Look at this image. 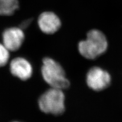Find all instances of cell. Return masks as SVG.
<instances>
[{
	"label": "cell",
	"mask_w": 122,
	"mask_h": 122,
	"mask_svg": "<svg viewBox=\"0 0 122 122\" xmlns=\"http://www.w3.org/2000/svg\"><path fill=\"white\" fill-rule=\"evenodd\" d=\"M31 21H32V20H27L24 21V22H22V24H21V26H20V28L21 29H22V30L26 29L29 25L30 24Z\"/></svg>",
	"instance_id": "10"
},
{
	"label": "cell",
	"mask_w": 122,
	"mask_h": 122,
	"mask_svg": "<svg viewBox=\"0 0 122 122\" xmlns=\"http://www.w3.org/2000/svg\"><path fill=\"white\" fill-rule=\"evenodd\" d=\"M17 122V121H15V122Z\"/></svg>",
	"instance_id": "11"
},
{
	"label": "cell",
	"mask_w": 122,
	"mask_h": 122,
	"mask_svg": "<svg viewBox=\"0 0 122 122\" xmlns=\"http://www.w3.org/2000/svg\"><path fill=\"white\" fill-rule=\"evenodd\" d=\"M10 58V51L3 44L0 43V67L5 66Z\"/></svg>",
	"instance_id": "9"
},
{
	"label": "cell",
	"mask_w": 122,
	"mask_h": 122,
	"mask_svg": "<svg viewBox=\"0 0 122 122\" xmlns=\"http://www.w3.org/2000/svg\"><path fill=\"white\" fill-rule=\"evenodd\" d=\"M65 101L63 90L51 87L41 95L38 99V106L43 112L58 116L65 111Z\"/></svg>",
	"instance_id": "3"
},
{
	"label": "cell",
	"mask_w": 122,
	"mask_h": 122,
	"mask_svg": "<svg viewBox=\"0 0 122 122\" xmlns=\"http://www.w3.org/2000/svg\"><path fill=\"white\" fill-rule=\"evenodd\" d=\"M19 8L18 0H0V15L10 16Z\"/></svg>",
	"instance_id": "8"
},
{
	"label": "cell",
	"mask_w": 122,
	"mask_h": 122,
	"mask_svg": "<svg viewBox=\"0 0 122 122\" xmlns=\"http://www.w3.org/2000/svg\"><path fill=\"white\" fill-rule=\"evenodd\" d=\"M39 28L43 33L51 35L58 32L61 26L60 18L55 13L46 11L42 13L38 19Z\"/></svg>",
	"instance_id": "6"
},
{
	"label": "cell",
	"mask_w": 122,
	"mask_h": 122,
	"mask_svg": "<svg viewBox=\"0 0 122 122\" xmlns=\"http://www.w3.org/2000/svg\"><path fill=\"white\" fill-rule=\"evenodd\" d=\"M10 71L15 77L22 81H26L31 77L33 67L29 61L22 57H17L11 61Z\"/></svg>",
	"instance_id": "7"
},
{
	"label": "cell",
	"mask_w": 122,
	"mask_h": 122,
	"mask_svg": "<svg viewBox=\"0 0 122 122\" xmlns=\"http://www.w3.org/2000/svg\"><path fill=\"white\" fill-rule=\"evenodd\" d=\"M107 46V41L104 34L98 30H92L87 33L86 39L79 42L78 49L84 58L93 60L103 54Z\"/></svg>",
	"instance_id": "2"
},
{
	"label": "cell",
	"mask_w": 122,
	"mask_h": 122,
	"mask_svg": "<svg viewBox=\"0 0 122 122\" xmlns=\"http://www.w3.org/2000/svg\"><path fill=\"white\" fill-rule=\"evenodd\" d=\"M41 74L51 87L64 90L70 86V81L64 68L58 62L49 57L44 58L42 61Z\"/></svg>",
	"instance_id": "1"
},
{
	"label": "cell",
	"mask_w": 122,
	"mask_h": 122,
	"mask_svg": "<svg viewBox=\"0 0 122 122\" xmlns=\"http://www.w3.org/2000/svg\"><path fill=\"white\" fill-rule=\"evenodd\" d=\"M87 85L90 89L100 91L107 88L110 83L111 77L108 72L98 67H93L86 74Z\"/></svg>",
	"instance_id": "4"
},
{
	"label": "cell",
	"mask_w": 122,
	"mask_h": 122,
	"mask_svg": "<svg viewBox=\"0 0 122 122\" xmlns=\"http://www.w3.org/2000/svg\"><path fill=\"white\" fill-rule=\"evenodd\" d=\"M25 38L24 30L20 27L9 28L3 33V44L9 51H16L21 47Z\"/></svg>",
	"instance_id": "5"
}]
</instances>
